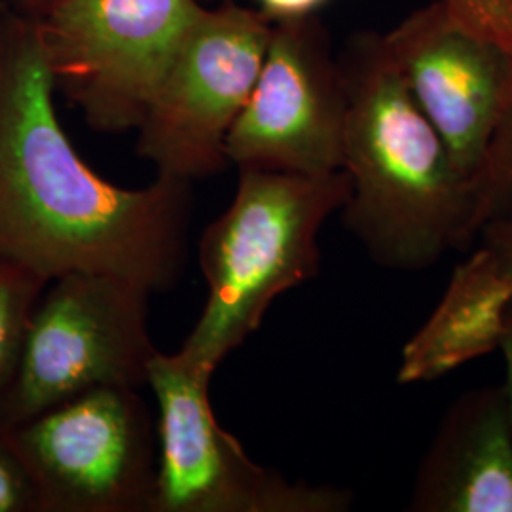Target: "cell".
<instances>
[{
    "mask_svg": "<svg viewBox=\"0 0 512 512\" xmlns=\"http://www.w3.org/2000/svg\"><path fill=\"white\" fill-rule=\"evenodd\" d=\"M54 97L35 18L10 4L0 14V262L46 281L90 272L152 293L173 289L188 255L194 183L156 175L124 188L103 179L73 147Z\"/></svg>",
    "mask_w": 512,
    "mask_h": 512,
    "instance_id": "6da1fadb",
    "label": "cell"
},
{
    "mask_svg": "<svg viewBox=\"0 0 512 512\" xmlns=\"http://www.w3.org/2000/svg\"><path fill=\"white\" fill-rule=\"evenodd\" d=\"M346 88L340 217L374 264L431 268L478 238L473 181L404 82L382 33L349 38L338 55Z\"/></svg>",
    "mask_w": 512,
    "mask_h": 512,
    "instance_id": "7a4b0ae2",
    "label": "cell"
},
{
    "mask_svg": "<svg viewBox=\"0 0 512 512\" xmlns=\"http://www.w3.org/2000/svg\"><path fill=\"white\" fill-rule=\"evenodd\" d=\"M348 196L344 169L329 175L238 169L232 202L198 243L207 298L179 353L215 374L260 329L281 294L319 275L321 230Z\"/></svg>",
    "mask_w": 512,
    "mask_h": 512,
    "instance_id": "3957f363",
    "label": "cell"
},
{
    "mask_svg": "<svg viewBox=\"0 0 512 512\" xmlns=\"http://www.w3.org/2000/svg\"><path fill=\"white\" fill-rule=\"evenodd\" d=\"M152 294L118 275L52 279L31 311L0 423L16 427L95 387H147L158 353L148 327Z\"/></svg>",
    "mask_w": 512,
    "mask_h": 512,
    "instance_id": "277c9868",
    "label": "cell"
},
{
    "mask_svg": "<svg viewBox=\"0 0 512 512\" xmlns=\"http://www.w3.org/2000/svg\"><path fill=\"white\" fill-rule=\"evenodd\" d=\"M203 6V0H48L29 16L55 92L93 131L126 133L141 124Z\"/></svg>",
    "mask_w": 512,
    "mask_h": 512,
    "instance_id": "5b68a950",
    "label": "cell"
},
{
    "mask_svg": "<svg viewBox=\"0 0 512 512\" xmlns=\"http://www.w3.org/2000/svg\"><path fill=\"white\" fill-rule=\"evenodd\" d=\"M213 372L179 351H158L148 368L158 416V473L152 512H346L348 488L289 480L249 458L220 425Z\"/></svg>",
    "mask_w": 512,
    "mask_h": 512,
    "instance_id": "8992f818",
    "label": "cell"
},
{
    "mask_svg": "<svg viewBox=\"0 0 512 512\" xmlns=\"http://www.w3.org/2000/svg\"><path fill=\"white\" fill-rule=\"evenodd\" d=\"M274 21L255 6L205 4L137 126L156 175L202 181L228 167L226 139L253 92Z\"/></svg>",
    "mask_w": 512,
    "mask_h": 512,
    "instance_id": "52a82bcc",
    "label": "cell"
},
{
    "mask_svg": "<svg viewBox=\"0 0 512 512\" xmlns=\"http://www.w3.org/2000/svg\"><path fill=\"white\" fill-rule=\"evenodd\" d=\"M139 391L95 387L10 427L42 512H152L158 435Z\"/></svg>",
    "mask_w": 512,
    "mask_h": 512,
    "instance_id": "ba28073f",
    "label": "cell"
},
{
    "mask_svg": "<svg viewBox=\"0 0 512 512\" xmlns=\"http://www.w3.org/2000/svg\"><path fill=\"white\" fill-rule=\"evenodd\" d=\"M346 88L319 14L274 21L268 50L226 139L228 164L300 175L342 171Z\"/></svg>",
    "mask_w": 512,
    "mask_h": 512,
    "instance_id": "9c48e42d",
    "label": "cell"
},
{
    "mask_svg": "<svg viewBox=\"0 0 512 512\" xmlns=\"http://www.w3.org/2000/svg\"><path fill=\"white\" fill-rule=\"evenodd\" d=\"M404 82L475 184L512 95V55L431 0L382 33Z\"/></svg>",
    "mask_w": 512,
    "mask_h": 512,
    "instance_id": "30bf717a",
    "label": "cell"
},
{
    "mask_svg": "<svg viewBox=\"0 0 512 512\" xmlns=\"http://www.w3.org/2000/svg\"><path fill=\"white\" fill-rule=\"evenodd\" d=\"M410 512H512V414L505 385L461 393L421 456Z\"/></svg>",
    "mask_w": 512,
    "mask_h": 512,
    "instance_id": "8fae6325",
    "label": "cell"
},
{
    "mask_svg": "<svg viewBox=\"0 0 512 512\" xmlns=\"http://www.w3.org/2000/svg\"><path fill=\"white\" fill-rule=\"evenodd\" d=\"M511 310V285L476 247L404 346L397 382L427 384L499 349Z\"/></svg>",
    "mask_w": 512,
    "mask_h": 512,
    "instance_id": "7c38bea8",
    "label": "cell"
},
{
    "mask_svg": "<svg viewBox=\"0 0 512 512\" xmlns=\"http://www.w3.org/2000/svg\"><path fill=\"white\" fill-rule=\"evenodd\" d=\"M48 283L14 262H0V404L16 376L31 311Z\"/></svg>",
    "mask_w": 512,
    "mask_h": 512,
    "instance_id": "4fadbf2b",
    "label": "cell"
},
{
    "mask_svg": "<svg viewBox=\"0 0 512 512\" xmlns=\"http://www.w3.org/2000/svg\"><path fill=\"white\" fill-rule=\"evenodd\" d=\"M478 226L512 203V95L475 179Z\"/></svg>",
    "mask_w": 512,
    "mask_h": 512,
    "instance_id": "5bb4252c",
    "label": "cell"
},
{
    "mask_svg": "<svg viewBox=\"0 0 512 512\" xmlns=\"http://www.w3.org/2000/svg\"><path fill=\"white\" fill-rule=\"evenodd\" d=\"M0 512H42L37 484L10 427L0 423Z\"/></svg>",
    "mask_w": 512,
    "mask_h": 512,
    "instance_id": "9a60e30c",
    "label": "cell"
},
{
    "mask_svg": "<svg viewBox=\"0 0 512 512\" xmlns=\"http://www.w3.org/2000/svg\"><path fill=\"white\" fill-rule=\"evenodd\" d=\"M478 33L512 55V0H444Z\"/></svg>",
    "mask_w": 512,
    "mask_h": 512,
    "instance_id": "2e32d148",
    "label": "cell"
},
{
    "mask_svg": "<svg viewBox=\"0 0 512 512\" xmlns=\"http://www.w3.org/2000/svg\"><path fill=\"white\" fill-rule=\"evenodd\" d=\"M478 249L512 287V203L478 232Z\"/></svg>",
    "mask_w": 512,
    "mask_h": 512,
    "instance_id": "e0dca14e",
    "label": "cell"
},
{
    "mask_svg": "<svg viewBox=\"0 0 512 512\" xmlns=\"http://www.w3.org/2000/svg\"><path fill=\"white\" fill-rule=\"evenodd\" d=\"M205 4H215L222 0H203ZM332 0H253V6L260 10L270 21L302 18L319 14Z\"/></svg>",
    "mask_w": 512,
    "mask_h": 512,
    "instance_id": "ac0fdd59",
    "label": "cell"
},
{
    "mask_svg": "<svg viewBox=\"0 0 512 512\" xmlns=\"http://www.w3.org/2000/svg\"><path fill=\"white\" fill-rule=\"evenodd\" d=\"M499 351L503 353L505 359V389H507V397H509V406H511L512 414V310L507 319V329L503 334Z\"/></svg>",
    "mask_w": 512,
    "mask_h": 512,
    "instance_id": "d6986e66",
    "label": "cell"
},
{
    "mask_svg": "<svg viewBox=\"0 0 512 512\" xmlns=\"http://www.w3.org/2000/svg\"><path fill=\"white\" fill-rule=\"evenodd\" d=\"M48 0H10L12 6H16L21 12H27V14H33L37 12L38 8H42Z\"/></svg>",
    "mask_w": 512,
    "mask_h": 512,
    "instance_id": "ffe728a7",
    "label": "cell"
},
{
    "mask_svg": "<svg viewBox=\"0 0 512 512\" xmlns=\"http://www.w3.org/2000/svg\"><path fill=\"white\" fill-rule=\"evenodd\" d=\"M8 6H10V2H8V0H0V14H2Z\"/></svg>",
    "mask_w": 512,
    "mask_h": 512,
    "instance_id": "44dd1931",
    "label": "cell"
}]
</instances>
